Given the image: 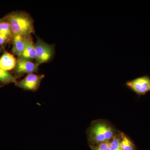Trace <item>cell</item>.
<instances>
[{"label": "cell", "mask_w": 150, "mask_h": 150, "mask_svg": "<svg viewBox=\"0 0 150 150\" xmlns=\"http://www.w3.org/2000/svg\"><path fill=\"white\" fill-rule=\"evenodd\" d=\"M11 39H12V38L9 36L0 33V47H4V46L9 42Z\"/></svg>", "instance_id": "cell-15"}, {"label": "cell", "mask_w": 150, "mask_h": 150, "mask_svg": "<svg viewBox=\"0 0 150 150\" xmlns=\"http://www.w3.org/2000/svg\"><path fill=\"white\" fill-rule=\"evenodd\" d=\"M44 77V75L29 74L24 79L18 81L16 85L24 90L35 91L39 88Z\"/></svg>", "instance_id": "cell-6"}, {"label": "cell", "mask_w": 150, "mask_h": 150, "mask_svg": "<svg viewBox=\"0 0 150 150\" xmlns=\"http://www.w3.org/2000/svg\"><path fill=\"white\" fill-rule=\"evenodd\" d=\"M21 56L30 61L36 59L35 45L31 35L25 38L24 50Z\"/></svg>", "instance_id": "cell-8"}, {"label": "cell", "mask_w": 150, "mask_h": 150, "mask_svg": "<svg viewBox=\"0 0 150 150\" xmlns=\"http://www.w3.org/2000/svg\"><path fill=\"white\" fill-rule=\"evenodd\" d=\"M36 51V63L40 65L50 62L54 57L55 47L54 45L45 43L39 38H37L35 44Z\"/></svg>", "instance_id": "cell-3"}, {"label": "cell", "mask_w": 150, "mask_h": 150, "mask_svg": "<svg viewBox=\"0 0 150 150\" xmlns=\"http://www.w3.org/2000/svg\"><path fill=\"white\" fill-rule=\"evenodd\" d=\"M2 85L0 84V88L1 87H2Z\"/></svg>", "instance_id": "cell-18"}, {"label": "cell", "mask_w": 150, "mask_h": 150, "mask_svg": "<svg viewBox=\"0 0 150 150\" xmlns=\"http://www.w3.org/2000/svg\"><path fill=\"white\" fill-rule=\"evenodd\" d=\"M0 33L5 34L11 38H12L11 25L8 22L4 20L0 23Z\"/></svg>", "instance_id": "cell-12"}, {"label": "cell", "mask_w": 150, "mask_h": 150, "mask_svg": "<svg viewBox=\"0 0 150 150\" xmlns=\"http://www.w3.org/2000/svg\"><path fill=\"white\" fill-rule=\"evenodd\" d=\"M119 137L122 150H136V146L129 137L123 133L120 134Z\"/></svg>", "instance_id": "cell-11"}, {"label": "cell", "mask_w": 150, "mask_h": 150, "mask_svg": "<svg viewBox=\"0 0 150 150\" xmlns=\"http://www.w3.org/2000/svg\"><path fill=\"white\" fill-rule=\"evenodd\" d=\"M17 79L7 71L0 69V82L2 84V85L11 83L16 84L18 82Z\"/></svg>", "instance_id": "cell-10"}, {"label": "cell", "mask_w": 150, "mask_h": 150, "mask_svg": "<svg viewBox=\"0 0 150 150\" xmlns=\"http://www.w3.org/2000/svg\"><path fill=\"white\" fill-rule=\"evenodd\" d=\"M4 51V47H0V54H1V52H2L3 51Z\"/></svg>", "instance_id": "cell-16"}, {"label": "cell", "mask_w": 150, "mask_h": 150, "mask_svg": "<svg viewBox=\"0 0 150 150\" xmlns=\"http://www.w3.org/2000/svg\"><path fill=\"white\" fill-rule=\"evenodd\" d=\"M13 47L12 52L13 55L20 57L24 50L25 37L21 35H14L12 38Z\"/></svg>", "instance_id": "cell-9"}, {"label": "cell", "mask_w": 150, "mask_h": 150, "mask_svg": "<svg viewBox=\"0 0 150 150\" xmlns=\"http://www.w3.org/2000/svg\"><path fill=\"white\" fill-rule=\"evenodd\" d=\"M4 19L10 25L13 36L21 35L25 38L35 33L33 19L26 12H13Z\"/></svg>", "instance_id": "cell-1"}, {"label": "cell", "mask_w": 150, "mask_h": 150, "mask_svg": "<svg viewBox=\"0 0 150 150\" xmlns=\"http://www.w3.org/2000/svg\"><path fill=\"white\" fill-rule=\"evenodd\" d=\"M40 65L33 63L31 61L24 59L22 56L18 57L17 60L16 66L14 69L15 77L18 78L25 74H34L37 72Z\"/></svg>", "instance_id": "cell-5"}, {"label": "cell", "mask_w": 150, "mask_h": 150, "mask_svg": "<svg viewBox=\"0 0 150 150\" xmlns=\"http://www.w3.org/2000/svg\"><path fill=\"white\" fill-rule=\"evenodd\" d=\"M110 150H122L120 145V139L119 135H116L110 142Z\"/></svg>", "instance_id": "cell-13"}, {"label": "cell", "mask_w": 150, "mask_h": 150, "mask_svg": "<svg viewBox=\"0 0 150 150\" xmlns=\"http://www.w3.org/2000/svg\"><path fill=\"white\" fill-rule=\"evenodd\" d=\"M4 18H0V23H1L2 22L4 21Z\"/></svg>", "instance_id": "cell-17"}, {"label": "cell", "mask_w": 150, "mask_h": 150, "mask_svg": "<svg viewBox=\"0 0 150 150\" xmlns=\"http://www.w3.org/2000/svg\"><path fill=\"white\" fill-rule=\"evenodd\" d=\"M17 60L13 54L5 51L0 57V69L7 71L14 69Z\"/></svg>", "instance_id": "cell-7"}, {"label": "cell", "mask_w": 150, "mask_h": 150, "mask_svg": "<svg viewBox=\"0 0 150 150\" xmlns=\"http://www.w3.org/2000/svg\"><path fill=\"white\" fill-rule=\"evenodd\" d=\"M125 85L138 95H145L150 92V77L148 75L139 77L127 81Z\"/></svg>", "instance_id": "cell-4"}, {"label": "cell", "mask_w": 150, "mask_h": 150, "mask_svg": "<svg viewBox=\"0 0 150 150\" xmlns=\"http://www.w3.org/2000/svg\"><path fill=\"white\" fill-rule=\"evenodd\" d=\"M87 134L90 145L110 142L116 135L113 126L103 120H98L92 123L88 129Z\"/></svg>", "instance_id": "cell-2"}, {"label": "cell", "mask_w": 150, "mask_h": 150, "mask_svg": "<svg viewBox=\"0 0 150 150\" xmlns=\"http://www.w3.org/2000/svg\"><path fill=\"white\" fill-rule=\"evenodd\" d=\"M91 150H110V142H105L98 144L90 145Z\"/></svg>", "instance_id": "cell-14"}]
</instances>
